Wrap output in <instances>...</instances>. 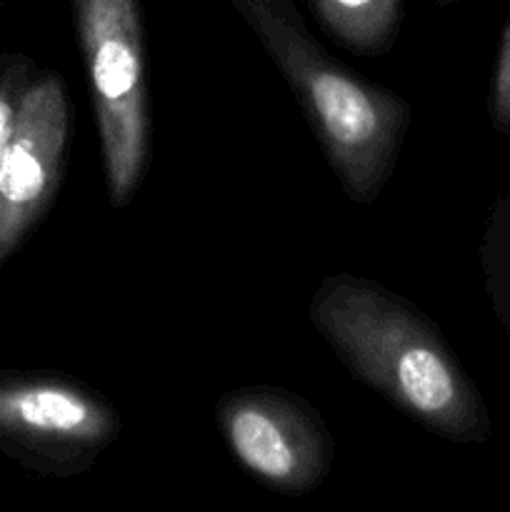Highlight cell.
<instances>
[{"label":"cell","mask_w":510,"mask_h":512,"mask_svg":"<svg viewBox=\"0 0 510 512\" xmlns=\"http://www.w3.org/2000/svg\"><path fill=\"white\" fill-rule=\"evenodd\" d=\"M303 105L313 133L353 203L370 205L393 175L410 105L325 53L290 0H233Z\"/></svg>","instance_id":"2"},{"label":"cell","mask_w":510,"mask_h":512,"mask_svg":"<svg viewBox=\"0 0 510 512\" xmlns=\"http://www.w3.org/2000/svg\"><path fill=\"white\" fill-rule=\"evenodd\" d=\"M215 418L233 458L275 493L298 498L330 475L333 438L303 395L273 385L230 390Z\"/></svg>","instance_id":"5"},{"label":"cell","mask_w":510,"mask_h":512,"mask_svg":"<svg viewBox=\"0 0 510 512\" xmlns=\"http://www.w3.org/2000/svg\"><path fill=\"white\" fill-rule=\"evenodd\" d=\"M35 78V68L23 55H8L0 63V155L13 135L18 120L20 103L28 93L30 80Z\"/></svg>","instance_id":"9"},{"label":"cell","mask_w":510,"mask_h":512,"mask_svg":"<svg viewBox=\"0 0 510 512\" xmlns=\"http://www.w3.org/2000/svg\"><path fill=\"white\" fill-rule=\"evenodd\" d=\"M68 133L63 78L55 70L35 73L0 155V265L48 213L63 178Z\"/></svg>","instance_id":"6"},{"label":"cell","mask_w":510,"mask_h":512,"mask_svg":"<svg viewBox=\"0 0 510 512\" xmlns=\"http://www.w3.org/2000/svg\"><path fill=\"white\" fill-rule=\"evenodd\" d=\"M0 5H3V0H0Z\"/></svg>","instance_id":"12"},{"label":"cell","mask_w":510,"mask_h":512,"mask_svg":"<svg viewBox=\"0 0 510 512\" xmlns=\"http://www.w3.org/2000/svg\"><path fill=\"white\" fill-rule=\"evenodd\" d=\"M490 118L500 133L510 135V20L500 38L498 65H495L493 90H490Z\"/></svg>","instance_id":"10"},{"label":"cell","mask_w":510,"mask_h":512,"mask_svg":"<svg viewBox=\"0 0 510 512\" xmlns=\"http://www.w3.org/2000/svg\"><path fill=\"white\" fill-rule=\"evenodd\" d=\"M325 33L358 55H385L400 30V0H310Z\"/></svg>","instance_id":"7"},{"label":"cell","mask_w":510,"mask_h":512,"mask_svg":"<svg viewBox=\"0 0 510 512\" xmlns=\"http://www.w3.org/2000/svg\"><path fill=\"white\" fill-rule=\"evenodd\" d=\"M113 208H125L150 158V105L140 0H70Z\"/></svg>","instance_id":"3"},{"label":"cell","mask_w":510,"mask_h":512,"mask_svg":"<svg viewBox=\"0 0 510 512\" xmlns=\"http://www.w3.org/2000/svg\"><path fill=\"white\" fill-rule=\"evenodd\" d=\"M120 430L118 408L70 375L0 373V453L33 473H88Z\"/></svg>","instance_id":"4"},{"label":"cell","mask_w":510,"mask_h":512,"mask_svg":"<svg viewBox=\"0 0 510 512\" xmlns=\"http://www.w3.org/2000/svg\"><path fill=\"white\" fill-rule=\"evenodd\" d=\"M308 318L353 378L438 438L480 443L490 420L433 320L408 298L353 273L320 280Z\"/></svg>","instance_id":"1"},{"label":"cell","mask_w":510,"mask_h":512,"mask_svg":"<svg viewBox=\"0 0 510 512\" xmlns=\"http://www.w3.org/2000/svg\"><path fill=\"white\" fill-rule=\"evenodd\" d=\"M483 270L495 313L510 333V198L500 200L490 215L483 240Z\"/></svg>","instance_id":"8"},{"label":"cell","mask_w":510,"mask_h":512,"mask_svg":"<svg viewBox=\"0 0 510 512\" xmlns=\"http://www.w3.org/2000/svg\"><path fill=\"white\" fill-rule=\"evenodd\" d=\"M435 5H440V8H445V5H453V3H460V0H433Z\"/></svg>","instance_id":"11"}]
</instances>
